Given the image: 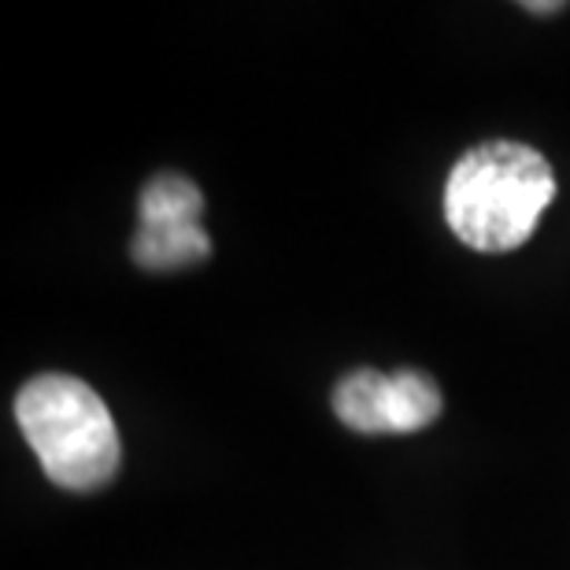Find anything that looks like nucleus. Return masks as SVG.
Listing matches in <instances>:
<instances>
[{"instance_id":"nucleus-1","label":"nucleus","mask_w":570,"mask_h":570,"mask_svg":"<svg viewBox=\"0 0 570 570\" xmlns=\"http://www.w3.org/2000/svg\"><path fill=\"white\" fill-rule=\"evenodd\" d=\"M556 197L552 164L522 141H485L460 156L444 186L449 230L474 253H511Z\"/></svg>"},{"instance_id":"nucleus-2","label":"nucleus","mask_w":570,"mask_h":570,"mask_svg":"<svg viewBox=\"0 0 570 570\" xmlns=\"http://www.w3.org/2000/svg\"><path fill=\"white\" fill-rule=\"evenodd\" d=\"M16 419L41 471L86 493L119 471V430L108 404L75 374H38L16 396Z\"/></svg>"},{"instance_id":"nucleus-3","label":"nucleus","mask_w":570,"mask_h":570,"mask_svg":"<svg viewBox=\"0 0 570 570\" xmlns=\"http://www.w3.org/2000/svg\"><path fill=\"white\" fill-rule=\"evenodd\" d=\"M441 415V390L423 371H396L385 385V433L426 430Z\"/></svg>"},{"instance_id":"nucleus-4","label":"nucleus","mask_w":570,"mask_h":570,"mask_svg":"<svg viewBox=\"0 0 570 570\" xmlns=\"http://www.w3.org/2000/svg\"><path fill=\"white\" fill-rule=\"evenodd\" d=\"M208 230L200 223L181 226H141L134 237V259L145 271H178L208 256Z\"/></svg>"},{"instance_id":"nucleus-5","label":"nucleus","mask_w":570,"mask_h":570,"mask_svg":"<svg viewBox=\"0 0 570 570\" xmlns=\"http://www.w3.org/2000/svg\"><path fill=\"white\" fill-rule=\"evenodd\" d=\"M385 385L390 374L360 367L345 374L334 390V412L356 433H385Z\"/></svg>"},{"instance_id":"nucleus-6","label":"nucleus","mask_w":570,"mask_h":570,"mask_svg":"<svg viewBox=\"0 0 570 570\" xmlns=\"http://www.w3.org/2000/svg\"><path fill=\"white\" fill-rule=\"evenodd\" d=\"M141 226H181L200 223L204 197L189 178L181 175H159L141 193Z\"/></svg>"},{"instance_id":"nucleus-7","label":"nucleus","mask_w":570,"mask_h":570,"mask_svg":"<svg viewBox=\"0 0 570 570\" xmlns=\"http://www.w3.org/2000/svg\"><path fill=\"white\" fill-rule=\"evenodd\" d=\"M522 8H527V11H538V16H552V11H563L560 0H527Z\"/></svg>"}]
</instances>
